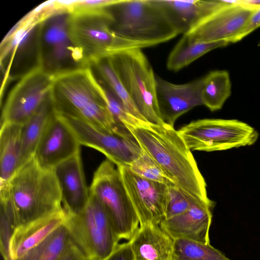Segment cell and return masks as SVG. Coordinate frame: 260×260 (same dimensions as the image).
<instances>
[{
    "instance_id": "obj_36",
    "label": "cell",
    "mask_w": 260,
    "mask_h": 260,
    "mask_svg": "<svg viewBox=\"0 0 260 260\" xmlns=\"http://www.w3.org/2000/svg\"><path fill=\"white\" fill-rule=\"evenodd\" d=\"M9 260H16V259L11 257Z\"/></svg>"
},
{
    "instance_id": "obj_13",
    "label": "cell",
    "mask_w": 260,
    "mask_h": 260,
    "mask_svg": "<svg viewBox=\"0 0 260 260\" xmlns=\"http://www.w3.org/2000/svg\"><path fill=\"white\" fill-rule=\"evenodd\" d=\"M138 215L140 225L160 224L165 220L169 200V186L141 177L128 166L117 167Z\"/></svg>"
},
{
    "instance_id": "obj_12",
    "label": "cell",
    "mask_w": 260,
    "mask_h": 260,
    "mask_svg": "<svg viewBox=\"0 0 260 260\" xmlns=\"http://www.w3.org/2000/svg\"><path fill=\"white\" fill-rule=\"evenodd\" d=\"M59 116L71 128L81 145L101 152L117 167L129 166L142 152L134 136L111 133L83 121Z\"/></svg>"
},
{
    "instance_id": "obj_1",
    "label": "cell",
    "mask_w": 260,
    "mask_h": 260,
    "mask_svg": "<svg viewBox=\"0 0 260 260\" xmlns=\"http://www.w3.org/2000/svg\"><path fill=\"white\" fill-rule=\"evenodd\" d=\"M125 126L175 186L194 198L214 202L191 150L173 126L141 120Z\"/></svg>"
},
{
    "instance_id": "obj_26",
    "label": "cell",
    "mask_w": 260,
    "mask_h": 260,
    "mask_svg": "<svg viewBox=\"0 0 260 260\" xmlns=\"http://www.w3.org/2000/svg\"><path fill=\"white\" fill-rule=\"evenodd\" d=\"M89 67L97 79L107 87L133 116L146 122L139 113L121 82L108 56L95 61Z\"/></svg>"
},
{
    "instance_id": "obj_17",
    "label": "cell",
    "mask_w": 260,
    "mask_h": 260,
    "mask_svg": "<svg viewBox=\"0 0 260 260\" xmlns=\"http://www.w3.org/2000/svg\"><path fill=\"white\" fill-rule=\"evenodd\" d=\"M60 190L63 208L68 215H76L85 208L90 198L80 152L53 169Z\"/></svg>"
},
{
    "instance_id": "obj_21",
    "label": "cell",
    "mask_w": 260,
    "mask_h": 260,
    "mask_svg": "<svg viewBox=\"0 0 260 260\" xmlns=\"http://www.w3.org/2000/svg\"><path fill=\"white\" fill-rule=\"evenodd\" d=\"M159 1L183 34L200 19L230 4L227 1Z\"/></svg>"
},
{
    "instance_id": "obj_22",
    "label": "cell",
    "mask_w": 260,
    "mask_h": 260,
    "mask_svg": "<svg viewBox=\"0 0 260 260\" xmlns=\"http://www.w3.org/2000/svg\"><path fill=\"white\" fill-rule=\"evenodd\" d=\"M21 125L1 124V184L8 183L20 167Z\"/></svg>"
},
{
    "instance_id": "obj_10",
    "label": "cell",
    "mask_w": 260,
    "mask_h": 260,
    "mask_svg": "<svg viewBox=\"0 0 260 260\" xmlns=\"http://www.w3.org/2000/svg\"><path fill=\"white\" fill-rule=\"evenodd\" d=\"M178 132L190 150L208 152L250 146L258 138L253 127L236 119H199Z\"/></svg>"
},
{
    "instance_id": "obj_20",
    "label": "cell",
    "mask_w": 260,
    "mask_h": 260,
    "mask_svg": "<svg viewBox=\"0 0 260 260\" xmlns=\"http://www.w3.org/2000/svg\"><path fill=\"white\" fill-rule=\"evenodd\" d=\"M67 216L63 209L26 225L17 228L10 243L11 257L17 259L37 245L62 224Z\"/></svg>"
},
{
    "instance_id": "obj_2",
    "label": "cell",
    "mask_w": 260,
    "mask_h": 260,
    "mask_svg": "<svg viewBox=\"0 0 260 260\" xmlns=\"http://www.w3.org/2000/svg\"><path fill=\"white\" fill-rule=\"evenodd\" d=\"M49 98L53 111L58 115L119 134L102 86L90 67L74 68L53 75Z\"/></svg>"
},
{
    "instance_id": "obj_8",
    "label": "cell",
    "mask_w": 260,
    "mask_h": 260,
    "mask_svg": "<svg viewBox=\"0 0 260 260\" xmlns=\"http://www.w3.org/2000/svg\"><path fill=\"white\" fill-rule=\"evenodd\" d=\"M65 223L88 260L105 259L119 244L103 206L92 195L80 213L67 215Z\"/></svg>"
},
{
    "instance_id": "obj_14",
    "label": "cell",
    "mask_w": 260,
    "mask_h": 260,
    "mask_svg": "<svg viewBox=\"0 0 260 260\" xmlns=\"http://www.w3.org/2000/svg\"><path fill=\"white\" fill-rule=\"evenodd\" d=\"M254 10L235 1L200 19L183 34L196 41L235 43Z\"/></svg>"
},
{
    "instance_id": "obj_4",
    "label": "cell",
    "mask_w": 260,
    "mask_h": 260,
    "mask_svg": "<svg viewBox=\"0 0 260 260\" xmlns=\"http://www.w3.org/2000/svg\"><path fill=\"white\" fill-rule=\"evenodd\" d=\"M107 7L70 9V36L83 67L114 52L149 47L117 35L112 28V17Z\"/></svg>"
},
{
    "instance_id": "obj_28",
    "label": "cell",
    "mask_w": 260,
    "mask_h": 260,
    "mask_svg": "<svg viewBox=\"0 0 260 260\" xmlns=\"http://www.w3.org/2000/svg\"><path fill=\"white\" fill-rule=\"evenodd\" d=\"M173 260H231L210 243L176 238Z\"/></svg>"
},
{
    "instance_id": "obj_23",
    "label": "cell",
    "mask_w": 260,
    "mask_h": 260,
    "mask_svg": "<svg viewBox=\"0 0 260 260\" xmlns=\"http://www.w3.org/2000/svg\"><path fill=\"white\" fill-rule=\"evenodd\" d=\"M229 44L225 41H196L183 34L168 56L167 69L172 72H177L208 52Z\"/></svg>"
},
{
    "instance_id": "obj_27",
    "label": "cell",
    "mask_w": 260,
    "mask_h": 260,
    "mask_svg": "<svg viewBox=\"0 0 260 260\" xmlns=\"http://www.w3.org/2000/svg\"><path fill=\"white\" fill-rule=\"evenodd\" d=\"M229 73L225 70L214 71L203 78L201 91L203 105L210 111L220 109L231 94Z\"/></svg>"
},
{
    "instance_id": "obj_29",
    "label": "cell",
    "mask_w": 260,
    "mask_h": 260,
    "mask_svg": "<svg viewBox=\"0 0 260 260\" xmlns=\"http://www.w3.org/2000/svg\"><path fill=\"white\" fill-rule=\"evenodd\" d=\"M0 248L4 260L11 257L10 243L17 228L14 208L9 194L8 183L1 184Z\"/></svg>"
},
{
    "instance_id": "obj_16",
    "label": "cell",
    "mask_w": 260,
    "mask_h": 260,
    "mask_svg": "<svg viewBox=\"0 0 260 260\" xmlns=\"http://www.w3.org/2000/svg\"><path fill=\"white\" fill-rule=\"evenodd\" d=\"M156 96L164 124L174 127L176 120L196 107L203 105V78L184 84H174L156 76Z\"/></svg>"
},
{
    "instance_id": "obj_7",
    "label": "cell",
    "mask_w": 260,
    "mask_h": 260,
    "mask_svg": "<svg viewBox=\"0 0 260 260\" xmlns=\"http://www.w3.org/2000/svg\"><path fill=\"white\" fill-rule=\"evenodd\" d=\"M89 193L103 206L119 242L130 241L139 228V220L118 168L109 159L94 172Z\"/></svg>"
},
{
    "instance_id": "obj_33",
    "label": "cell",
    "mask_w": 260,
    "mask_h": 260,
    "mask_svg": "<svg viewBox=\"0 0 260 260\" xmlns=\"http://www.w3.org/2000/svg\"><path fill=\"white\" fill-rule=\"evenodd\" d=\"M260 26V8L256 9L252 13L243 30L237 38V42L252 32Z\"/></svg>"
},
{
    "instance_id": "obj_6",
    "label": "cell",
    "mask_w": 260,
    "mask_h": 260,
    "mask_svg": "<svg viewBox=\"0 0 260 260\" xmlns=\"http://www.w3.org/2000/svg\"><path fill=\"white\" fill-rule=\"evenodd\" d=\"M126 91L144 120L164 124L156 96V76L141 48L114 52L108 56Z\"/></svg>"
},
{
    "instance_id": "obj_3",
    "label": "cell",
    "mask_w": 260,
    "mask_h": 260,
    "mask_svg": "<svg viewBox=\"0 0 260 260\" xmlns=\"http://www.w3.org/2000/svg\"><path fill=\"white\" fill-rule=\"evenodd\" d=\"M17 228L63 210L59 184L53 170L41 168L34 157L8 183Z\"/></svg>"
},
{
    "instance_id": "obj_35",
    "label": "cell",
    "mask_w": 260,
    "mask_h": 260,
    "mask_svg": "<svg viewBox=\"0 0 260 260\" xmlns=\"http://www.w3.org/2000/svg\"><path fill=\"white\" fill-rule=\"evenodd\" d=\"M239 4L252 10L260 8V0H241Z\"/></svg>"
},
{
    "instance_id": "obj_25",
    "label": "cell",
    "mask_w": 260,
    "mask_h": 260,
    "mask_svg": "<svg viewBox=\"0 0 260 260\" xmlns=\"http://www.w3.org/2000/svg\"><path fill=\"white\" fill-rule=\"evenodd\" d=\"M73 242L64 222L39 244L16 260H59Z\"/></svg>"
},
{
    "instance_id": "obj_5",
    "label": "cell",
    "mask_w": 260,
    "mask_h": 260,
    "mask_svg": "<svg viewBox=\"0 0 260 260\" xmlns=\"http://www.w3.org/2000/svg\"><path fill=\"white\" fill-rule=\"evenodd\" d=\"M107 9L117 35L149 47L182 33L159 0H117Z\"/></svg>"
},
{
    "instance_id": "obj_19",
    "label": "cell",
    "mask_w": 260,
    "mask_h": 260,
    "mask_svg": "<svg viewBox=\"0 0 260 260\" xmlns=\"http://www.w3.org/2000/svg\"><path fill=\"white\" fill-rule=\"evenodd\" d=\"M129 241L135 260H173L175 239L160 224L140 225Z\"/></svg>"
},
{
    "instance_id": "obj_9",
    "label": "cell",
    "mask_w": 260,
    "mask_h": 260,
    "mask_svg": "<svg viewBox=\"0 0 260 260\" xmlns=\"http://www.w3.org/2000/svg\"><path fill=\"white\" fill-rule=\"evenodd\" d=\"M69 16V9H55L37 28V65L52 76L72 69V63L82 67L70 38Z\"/></svg>"
},
{
    "instance_id": "obj_34",
    "label": "cell",
    "mask_w": 260,
    "mask_h": 260,
    "mask_svg": "<svg viewBox=\"0 0 260 260\" xmlns=\"http://www.w3.org/2000/svg\"><path fill=\"white\" fill-rule=\"evenodd\" d=\"M59 260H88L79 247L74 242Z\"/></svg>"
},
{
    "instance_id": "obj_15",
    "label": "cell",
    "mask_w": 260,
    "mask_h": 260,
    "mask_svg": "<svg viewBox=\"0 0 260 260\" xmlns=\"http://www.w3.org/2000/svg\"><path fill=\"white\" fill-rule=\"evenodd\" d=\"M80 146L70 126L52 110L34 158L41 168L53 170L61 162L80 153Z\"/></svg>"
},
{
    "instance_id": "obj_24",
    "label": "cell",
    "mask_w": 260,
    "mask_h": 260,
    "mask_svg": "<svg viewBox=\"0 0 260 260\" xmlns=\"http://www.w3.org/2000/svg\"><path fill=\"white\" fill-rule=\"evenodd\" d=\"M52 110L49 96L37 112L22 125L20 168L34 157Z\"/></svg>"
},
{
    "instance_id": "obj_32",
    "label": "cell",
    "mask_w": 260,
    "mask_h": 260,
    "mask_svg": "<svg viewBox=\"0 0 260 260\" xmlns=\"http://www.w3.org/2000/svg\"><path fill=\"white\" fill-rule=\"evenodd\" d=\"M104 260H135L130 242L118 244L113 252Z\"/></svg>"
},
{
    "instance_id": "obj_31",
    "label": "cell",
    "mask_w": 260,
    "mask_h": 260,
    "mask_svg": "<svg viewBox=\"0 0 260 260\" xmlns=\"http://www.w3.org/2000/svg\"><path fill=\"white\" fill-rule=\"evenodd\" d=\"M202 201L204 202L193 198L174 185H171L169 186V200L165 219L180 214L193 205ZM213 203L214 202L211 203Z\"/></svg>"
},
{
    "instance_id": "obj_18",
    "label": "cell",
    "mask_w": 260,
    "mask_h": 260,
    "mask_svg": "<svg viewBox=\"0 0 260 260\" xmlns=\"http://www.w3.org/2000/svg\"><path fill=\"white\" fill-rule=\"evenodd\" d=\"M215 205V202H198L180 214L165 219L160 225L174 239L186 238L210 243L209 230Z\"/></svg>"
},
{
    "instance_id": "obj_11",
    "label": "cell",
    "mask_w": 260,
    "mask_h": 260,
    "mask_svg": "<svg viewBox=\"0 0 260 260\" xmlns=\"http://www.w3.org/2000/svg\"><path fill=\"white\" fill-rule=\"evenodd\" d=\"M52 77L37 64L25 73L6 99L1 124L25 123L49 97Z\"/></svg>"
},
{
    "instance_id": "obj_30",
    "label": "cell",
    "mask_w": 260,
    "mask_h": 260,
    "mask_svg": "<svg viewBox=\"0 0 260 260\" xmlns=\"http://www.w3.org/2000/svg\"><path fill=\"white\" fill-rule=\"evenodd\" d=\"M128 167L133 173L141 177L168 186L174 185L143 149L140 155Z\"/></svg>"
}]
</instances>
